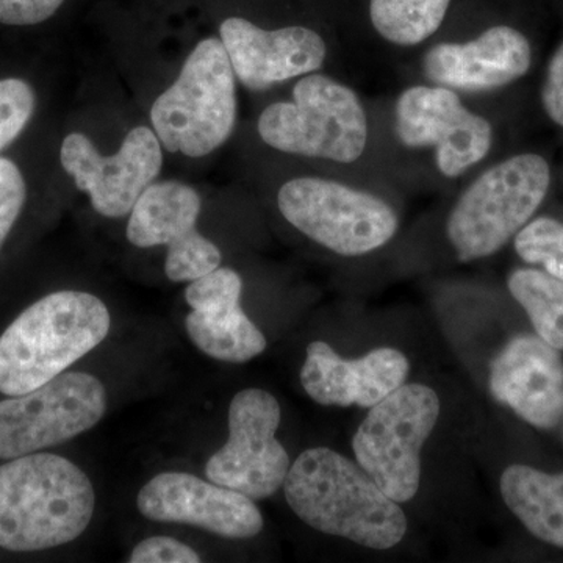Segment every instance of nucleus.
<instances>
[{"label":"nucleus","mask_w":563,"mask_h":563,"mask_svg":"<svg viewBox=\"0 0 563 563\" xmlns=\"http://www.w3.org/2000/svg\"><path fill=\"white\" fill-rule=\"evenodd\" d=\"M542 103L550 120L563 128V43L548 65L542 88Z\"/></svg>","instance_id":"28"},{"label":"nucleus","mask_w":563,"mask_h":563,"mask_svg":"<svg viewBox=\"0 0 563 563\" xmlns=\"http://www.w3.org/2000/svg\"><path fill=\"white\" fill-rule=\"evenodd\" d=\"M395 132L410 150L433 147L439 172L457 179L487 157L493 144L490 122L463 106L461 96L440 85H415L395 107Z\"/></svg>","instance_id":"11"},{"label":"nucleus","mask_w":563,"mask_h":563,"mask_svg":"<svg viewBox=\"0 0 563 563\" xmlns=\"http://www.w3.org/2000/svg\"><path fill=\"white\" fill-rule=\"evenodd\" d=\"M410 363L402 352L377 347L355 361L340 357L324 342L307 347L301 384L307 395L321 406L369 407L401 387Z\"/></svg>","instance_id":"19"},{"label":"nucleus","mask_w":563,"mask_h":563,"mask_svg":"<svg viewBox=\"0 0 563 563\" xmlns=\"http://www.w3.org/2000/svg\"><path fill=\"white\" fill-rule=\"evenodd\" d=\"M493 398L521 420L550 431L563 420V357L539 335L514 336L493 358Z\"/></svg>","instance_id":"15"},{"label":"nucleus","mask_w":563,"mask_h":563,"mask_svg":"<svg viewBox=\"0 0 563 563\" xmlns=\"http://www.w3.org/2000/svg\"><path fill=\"white\" fill-rule=\"evenodd\" d=\"M439 417L431 387L402 384L358 426L352 439L358 466L396 503H409L420 490L421 450Z\"/></svg>","instance_id":"7"},{"label":"nucleus","mask_w":563,"mask_h":563,"mask_svg":"<svg viewBox=\"0 0 563 563\" xmlns=\"http://www.w3.org/2000/svg\"><path fill=\"white\" fill-rule=\"evenodd\" d=\"M136 507L147 520L195 526L228 540L254 539L265 526L261 510L243 493L190 473L152 477L141 487Z\"/></svg>","instance_id":"14"},{"label":"nucleus","mask_w":563,"mask_h":563,"mask_svg":"<svg viewBox=\"0 0 563 563\" xmlns=\"http://www.w3.org/2000/svg\"><path fill=\"white\" fill-rule=\"evenodd\" d=\"M531 43L509 25H495L468 43H440L426 52L422 69L433 85L466 92L507 87L528 74Z\"/></svg>","instance_id":"18"},{"label":"nucleus","mask_w":563,"mask_h":563,"mask_svg":"<svg viewBox=\"0 0 563 563\" xmlns=\"http://www.w3.org/2000/svg\"><path fill=\"white\" fill-rule=\"evenodd\" d=\"M27 198L24 176L9 158H0V250Z\"/></svg>","instance_id":"25"},{"label":"nucleus","mask_w":563,"mask_h":563,"mask_svg":"<svg viewBox=\"0 0 563 563\" xmlns=\"http://www.w3.org/2000/svg\"><path fill=\"white\" fill-rule=\"evenodd\" d=\"M35 91L21 79L0 80V151L20 136L35 111Z\"/></svg>","instance_id":"24"},{"label":"nucleus","mask_w":563,"mask_h":563,"mask_svg":"<svg viewBox=\"0 0 563 563\" xmlns=\"http://www.w3.org/2000/svg\"><path fill=\"white\" fill-rule=\"evenodd\" d=\"M277 206L292 228L344 257L379 250L399 228L398 214L379 196L320 177L282 185Z\"/></svg>","instance_id":"8"},{"label":"nucleus","mask_w":563,"mask_h":563,"mask_svg":"<svg viewBox=\"0 0 563 563\" xmlns=\"http://www.w3.org/2000/svg\"><path fill=\"white\" fill-rule=\"evenodd\" d=\"M280 418L272 393L261 388L236 393L229 407V440L207 462V479L252 501L279 492L291 466L287 450L276 439Z\"/></svg>","instance_id":"10"},{"label":"nucleus","mask_w":563,"mask_h":563,"mask_svg":"<svg viewBox=\"0 0 563 563\" xmlns=\"http://www.w3.org/2000/svg\"><path fill=\"white\" fill-rule=\"evenodd\" d=\"M451 0H372L373 27L395 46L412 47L442 27Z\"/></svg>","instance_id":"21"},{"label":"nucleus","mask_w":563,"mask_h":563,"mask_svg":"<svg viewBox=\"0 0 563 563\" xmlns=\"http://www.w3.org/2000/svg\"><path fill=\"white\" fill-rule=\"evenodd\" d=\"M131 563H199L201 555L188 544L173 537L157 536L143 540L133 548Z\"/></svg>","instance_id":"26"},{"label":"nucleus","mask_w":563,"mask_h":563,"mask_svg":"<svg viewBox=\"0 0 563 563\" xmlns=\"http://www.w3.org/2000/svg\"><path fill=\"white\" fill-rule=\"evenodd\" d=\"M101 299L57 291L32 303L0 336V393L25 395L60 376L109 335Z\"/></svg>","instance_id":"3"},{"label":"nucleus","mask_w":563,"mask_h":563,"mask_svg":"<svg viewBox=\"0 0 563 563\" xmlns=\"http://www.w3.org/2000/svg\"><path fill=\"white\" fill-rule=\"evenodd\" d=\"M551 185L542 155L520 154L481 174L462 192L446 222L459 262L490 257L531 221Z\"/></svg>","instance_id":"4"},{"label":"nucleus","mask_w":563,"mask_h":563,"mask_svg":"<svg viewBox=\"0 0 563 563\" xmlns=\"http://www.w3.org/2000/svg\"><path fill=\"white\" fill-rule=\"evenodd\" d=\"M257 131L273 150L344 165L357 162L368 143V120L357 92L314 73L295 85L291 102L262 111Z\"/></svg>","instance_id":"5"},{"label":"nucleus","mask_w":563,"mask_h":563,"mask_svg":"<svg viewBox=\"0 0 563 563\" xmlns=\"http://www.w3.org/2000/svg\"><path fill=\"white\" fill-rule=\"evenodd\" d=\"M96 492L76 463L33 453L0 465V548L35 553L74 542L95 515Z\"/></svg>","instance_id":"2"},{"label":"nucleus","mask_w":563,"mask_h":563,"mask_svg":"<svg viewBox=\"0 0 563 563\" xmlns=\"http://www.w3.org/2000/svg\"><path fill=\"white\" fill-rule=\"evenodd\" d=\"M515 251L529 265L542 266L544 272L563 280V224L542 217L529 221L515 235Z\"/></svg>","instance_id":"23"},{"label":"nucleus","mask_w":563,"mask_h":563,"mask_svg":"<svg viewBox=\"0 0 563 563\" xmlns=\"http://www.w3.org/2000/svg\"><path fill=\"white\" fill-rule=\"evenodd\" d=\"M63 169L88 192L92 209L106 218L131 214L140 196L161 174V140L151 129L135 128L117 154L106 157L84 133H70L60 150Z\"/></svg>","instance_id":"13"},{"label":"nucleus","mask_w":563,"mask_h":563,"mask_svg":"<svg viewBox=\"0 0 563 563\" xmlns=\"http://www.w3.org/2000/svg\"><path fill=\"white\" fill-rule=\"evenodd\" d=\"M499 490L510 512L536 539L563 550V473L517 463L504 470Z\"/></svg>","instance_id":"20"},{"label":"nucleus","mask_w":563,"mask_h":563,"mask_svg":"<svg viewBox=\"0 0 563 563\" xmlns=\"http://www.w3.org/2000/svg\"><path fill=\"white\" fill-rule=\"evenodd\" d=\"M109 406L98 377L62 373L25 395L0 401V459L22 457L69 442L102 420Z\"/></svg>","instance_id":"9"},{"label":"nucleus","mask_w":563,"mask_h":563,"mask_svg":"<svg viewBox=\"0 0 563 563\" xmlns=\"http://www.w3.org/2000/svg\"><path fill=\"white\" fill-rule=\"evenodd\" d=\"M243 282L231 268L191 280L185 299L191 307L185 329L188 339L214 361L244 363L266 350V339L240 307Z\"/></svg>","instance_id":"17"},{"label":"nucleus","mask_w":563,"mask_h":563,"mask_svg":"<svg viewBox=\"0 0 563 563\" xmlns=\"http://www.w3.org/2000/svg\"><path fill=\"white\" fill-rule=\"evenodd\" d=\"M507 287L537 335L563 351V280L540 269L520 268L510 274Z\"/></svg>","instance_id":"22"},{"label":"nucleus","mask_w":563,"mask_h":563,"mask_svg":"<svg viewBox=\"0 0 563 563\" xmlns=\"http://www.w3.org/2000/svg\"><path fill=\"white\" fill-rule=\"evenodd\" d=\"M201 196L176 180L154 181L131 211L128 240L136 247L168 246L165 273L172 282H191L220 268L221 251L196 229Z\"/></svg>","instance_id":"12"},{"label":"nucleus","mask_w":563,"mask_h":563,"mask_svg":"<svg viewBox=\"0 0 563 563\" xmlns=\"http://www.w3.org/2000/svg\"><path fill=\"white\" fill-rule=\"evenodd\" d=\"M65 0H0V22L7 25H35L49 20Z\"/></svg>","instance_id":"27"},{"label":"nucleus","mask_w":563,"mask_h":563,"mask_svg":"<svg viewBox=\"0 0 563 563\" xmlns=\"http://www.w3.org/2000/svg\"><path fill=\"white\" fill-rule=\"evenodd\" d=\"M220 32L236 79L252 91L312 74L328 57L324 40L301 25L265 31L243 18H229Z\"/></svg>","instance_id":"16"},{"label":"nucleus","mask_w":563,"mask_h":563,"mask_svg":"<svg viewBox=\"0 0 563 563\" xmlns=\"http://www.w3.org/2000/svg\"><path fill=\"white\" fill-rule=\"evenodd\" d=\"M151 121L173 154L203 157L229 140L236 121L235 73L221 40L195 47L180 76L152 106Z\"/></svg>","instance_id":"6"},{"label":"nucleus","mask_w":563,"mask_h":563,"mask_svg":"<svg viewBox=\"0 0 563 563\" xmlns=\"http://www.w3.org/2000/svg\"><path fill=\"white\" fill-rule=\"evenodd\" d=\"M285 499L299 520L328 536L372 550H390L407 532V517L361 466L329 448L303 451L288 470Z\"/></svg>","instance_id":"1"}]
</instances>
